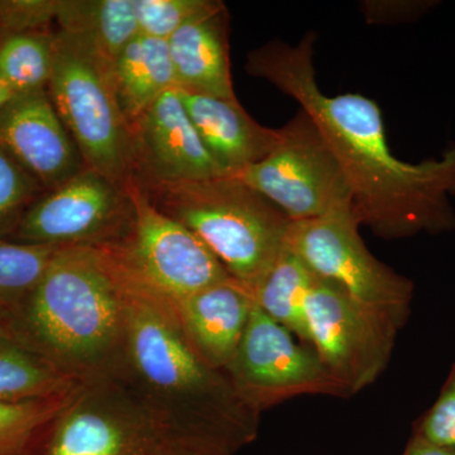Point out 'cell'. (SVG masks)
I'll use <instances>...</instances> for the list:
<instances>
[{
	"mask_svg": "<svg viewBox=\"0 0 455 455\" xmlns=\"http://www.w3.org/2000/svg\"><path fill=\"white\" fill-rule=\"evenodd\" d=\"M359 227L349 204L315 220L291 221L286 248L317 277L387 314L403 328L411 311L414 283L370 252Z\"/></svg>",
	"mask_w": 455,
	"mask_h": 455,
	"instance_id": "cell-6",
	"label": "cell"
},
{
	"mask_svg": "<svg viewBox=\"0 0 455 455\" xmlns=\"http://www.w3.org/2000/svg\"><path fill=\"white\" fill-rule=\"evenodd\" d=\"M316 33L296 44L268 41L247 57L248 73L300 106L339 164L359 226L387 241L455 230V143L438 157L405 163L392 154L381 109L364 95H326L316 80Z\"/></svg>",
	"mask_w": 455,
	"mask_h": 455,
	"instance_id": "cell-1",
	"label": "cell"
},
{
	"mask_svg": "<svg viewBox=\"0 0 455 455\" xmlns=\"http://www.w3.org/2000/svg\"><path fill=\"white\" fill-rule=\"evenodd\" d=\"M253 293L235 278L173 304L182 331L208 366L226 371L254 307Z\"/></svg>",
	"mask_w": 455,
	"mask_h": 455,
	"instance_id": "cell-16",
	"label": "cell"
},
{
	"mask_svg": "<svg viewBox=\"0 0 455 455\" xmlns=\"http://www.w3.org/2000/svg\"><path fill=\"white\" fill-rule=\"evenodd\" d=\"M152 455H235L227 449L202 444V443L181 442L163 439Z\"/></svg>",
	"mask_w": 455,
	"mask_h": 455,
	"instance_id": "cell-30",
	"label": "cell"
},
{
	"mask_svg": "<svg viewBox=\"0 0 455 455\" xmlns=\"http://www.w3.org/2000/svg\"><path fill=\"white\" fill-rule=\"evenodd\" d=\"M278 145L238 178L291 221L315 220L350 204L339 164L307 114L296 113L280 128Z\"/></svg>",
	"mask_w": 455,
	"mask_h": 455,
	"instance_id": "cell-9",
	"label": "cell"
},
{
	"mask_svg": "<svg viewBox=\"0 0 455 455\" xmlns=\"http://www.w3.org/2000/svg\"><path fill=\"white\" fill-rule=\"evenodd\" d=\"M142 35L169 41L173 33L214 7L217 0H133Z\"/></svg>",
	"mask_w": 455,
	"mask_h": 455,
	"instance_id": "cell-26",
	"label": "cell"
},
{
	"mask_svg": "<svg viewBox=\"0 0 455 455\" xmlns=\"http://www.w3.org/2000/svg\"><path fill=\"white\" fill-rule=\"evenodd\" d=\"M55 23L109 65L140 33L133 0H56Z\"/></svg>",
	"mask_w": 455,
	"mask_h": 455,
	"instance_id": "cell-19",
	"label": "cell"
},
{
	"mask_svg": "<svg viewBox=\"0 0 455 455\" xmlns=\"http://www.w3.org/2000/svg\"><path fill=\"white\" fill-rule=\"evenodd\" d=\"M163 439L121 381L100 379L71 395L29 455H152Z\"/></svg>",
	"mask_w": 455,
	"mask_h": 455,
	"instance_id": "cell-10",
	"label": "cell"
},
{
	"mask_svg": "<svg viewBox=\"0 0 455 455\" xmlns=\"http://www.w3.org/2000/svg\"><path fill=\"white\" fill-rule=\"evenodd\" d=\"M55 31L0 35V82L14 94L46 89L52 74Z\"/></svg>",
	"mask_w": 455,
	"mask_h": 455,
	"instance_id": "cell-22",
	"label": "cell"
},
{
	"mask_svg": "<svg viewBox=\"0 0 455 455\" xmlns=\"http://www.w3.org/2000/svg\"><path fill=\"white\" fill-rule=\"evenodd\" d=\"M131 277L106 248H57L31 292L5 311L7 339L79 382L118 379Z\"/></svg>",
	"mask_w": 455,
	"mask_h": 455,
	"instance_id": "cell-3",
	"label": "cell"
},
{
	"mask_svg": "<svg viewBox=\"0 0 455 455\" xmlns=\"http://www.w3.org/2000/svg\"><path fill=\"white\" fill-rule=\"evenodd\" d=\"M176 89L236 98L230 73L229 12L223 2L194 18L167 41Z\"/></svg>",
	"mask_w": 455,
	"mask_h": 455,
	"instance_id": "cell-17",
	"label": "cell"
},
{
	"mask_svg": "<svg viewBox=\"0 0 455 455\" xmlns=\"http://www.w3.org/2000/svg\"><path fill=\"white\" fill-rule=\"evenodd\" d=\"M47 94L88 169L127 182L130 127L116 103L112 65L79 38L55 31Z\"/></svg>",
	"mask_w": 455,
	"mask_h": 455,
	"instance_id": "cell-5",
	"label": "cell"
},
{
	"mask_svg": "<svg viewBox=\"0 0 455 455\" xmlns=\"http://www.w3.org/2000/svg\"><path fill=\"white\" fill-rule=\"evenodd\" d=\"M7 339L5 333V310L0 307V341Z\"/></svg>",
	"mask_w": 455,
	"mask_h": 455,
	"instance_id": "cell-33",
	"label": "cell"
},
{
	"mask_svg": "<svg viewBox=\"0 0 455 455\" xmlns=\"http://www.w3.org/2000/svg\"><path fill=\"white\" fill-rule=\"evenodd\" d=\"M73 394L38 400L0 401V455L31 454L47 425Z\"/></svg>",
	"mask_w": 455,
	"mask_h": 455,
	"instance_id": "cell-23",
	"label": "cell"
},
{
	"mask_svg": "<svg viewBox=\"0 0 455 455\" xmlns=\"http://www.w3.org/2000/svg\"><path fill=\"white\" fill-rule=\"evenodd\" d=\"M197 133L224 176H236L265 160L281 139V131L254 121L238 99L180 92Z\"/></svg>",
	"mask_w": 455,
	"mask_h": 455,
	"instance_id": "cell-15",
	"label": "cell"
},
{
	"mask_svg": "<svg viewBox=\"0 0 455 455\" xmlns=\"http://www.w3.org/2000/svg\"><path fill=\"white\" fill-rule=\"evenodd\" d=\"M414 434L455 451V363L435 403L421 419Z\"/></svg>",
	"mask_w": 455,
	"mask_h": 455,
	"instance_id": "cell-27",
	"label": "cell"
},
{
	"mask_svg": "<svg viewBox=\"0 0 455 455\" xmlns=\"http://www.w3.org/2000/svg\"><path fill=\"white\" fill-rule=\"evenodd\" d=\"M127 185L130 223L118 241L104 248L134 280L172 304L232 280L193 232L158 211L131 180Z\"/></svg>",
	"mask_w": 455,
	"mask_h": 455,
	"instance_id": "cell-7",
	"label": "cell"
},
{
	"mask_svg": "<svg viewBox=\"0 0 455 455\" xmlns=\"http://www.w3.org/2000/svg\"><path fill=\"white\" fill-rule=\"evenodd\" d=\"M56 0H0V35L50 29Z\"/></svg>",
	"mask_w": 455,
	"mask_h": 455,
	"instance_id": "cell-28",
	"label": "cell"
},
{
	"mask_svg": "<svg viewBox=\"0 0 455 455\" xmlns=\"http://www.w3.org/2000/svg\"><path fill=\"white\" fill-rule=\"evenodd\" d=\"M14 95L16 94H14L7 85L0 82V109H2Z\"/></svg>",
	"mask_w": 455,
	"mask_h": 455,
	"instance_id": "cell-32",
	"label": "cell"
},
{
	"mask_svg": "<svg viewBox=\"0 0 455 455\" xmlns=\"http://www.w3.org/2000/svg\"><path fill=\"white\" fill-rule=\"evenodd\" d=\"M224 373L239 397L260 415L284 401L307 395L348 397L323 366L315 350L257 304Z\"/></svg>",
	"mask_w": 455,
	"mask_h": 455,
	"instance_id": "cell-11",
	"label": "cell"
},
{
	"mask_svg": "<svg viewBox=\"0 0 455 455\" xmlns=\"http://www.w3.org/2000/svg\"><path fill=\"white\" fill-rule=\"evenodd\" d=\"M116 103L128 127L167 90L176 89L167 41L139 33L112 65Z\"/></svg>",
	"mask_w": 455,
	"mask_h": 455,
	"instance_id": "cell-18",
	"label": "cell"
},
{
	"mask_svg": "<svg viewBox=\"0 0 455 455\" xmlns=\"http://www.w3.org/2000/svg\"><path fill=\"white\" fill-rule=\"evenodd\" d=\"M131 212L127 182L86 167L42 194L7 239L53 248H104L121 238Z\"/></svg>",
	"mask_w": 455,
	"mask_h": 455,
	"instance_id": "cell-12",
	"label": "cell"
},
{
	"mask_svg": "<svg viewBox=\"0 0 455 455\" xmlns=\"http://www.w3.org/2000/svg\"><path fill=\"white\" fill-rule=\"evenodd\" d=\"M314 278L307 265L286 248L253 290L257 307L307 346L305 304Z\"/></svg>",
	"mask_w": 455,
	"mask_h": 455,
	"instance_id": "cell-20",
	"label": "cell"
},
{
	"mask_svg": "<svg viewBox=\"0 0 455 455\" xmlns=\"http://www.w3.org/2000/svg\"><path fill=\"white\" fill-rule=\"evenodd\" d=\"M130 277L118 381L139 400L164 439L202 443L235 454L252 444L260 414L239 397L223 371L196 355L172 302Z\"/></svg>",
	"mask_w": 455,
	"mask_h": 455,
	"instance_id": "cell-2",
	"label": "cell"
},
{
	"mask_svg": "<svg viewBox=\"0 0 455 455\" xmlns=\"http://www.w3.org/2000/svg\"><path fill=\"white\" fill-rule=\"evenodd\" d=\"M438 4L435 0H367L361 9L368 23L400 25L420 20Z\"/></svg>",
	"mask_w": 455,
	"mask_h": 455,
	"instance_id": "cell-29",
	"label": "cell"
},
{
	"mask_svg": "<svg viewBox=\"0 0 455 455\" xmlns=\"http://www.w3.org/2000/svg\"><path fill=\"white\" fill-rule=\"evenodd\" d=\"M46 193L0 145V238L7 239L32 204Z\"/></svg>",
	"mask_w": 455,
	"mask_h": 455,
	"instance_id": "cell-25",
	"label": "cell"
},
{
	"mask_svg": "<svg viewBox=\"0 0 455 455\" xmlns=\"http://www.w3.org/2000/svg\"><path fill=\"white\" fill-rule=\"evenodd\" d=\"M82 385L20 344L0 341V401L68 396Z\"/></svg>",
	"mask_w": 455,
	"mask_h": 455,
	"instance_id": "cell-21",
	"label": "cell"
},
{
	"mask_svg": "<svg viewBox=\"0 0 455 455\" xmlns=\"http://www.w3.org/2000/svg\"><path fill=\"white\" fill-rule=\"evenodd\" d=\"M136 185L158 211L193 232L228 274L252 293L286 250L291 220L235 176Z\"/></svg>",
	"mask_w": 455,
	"mask_h": 455,
	"instance_id": "cell-4",
	"label": "cell"
},
{
	"mask_svg": "<svg viewBox=\"0 0 455 455\" xmlns=\"http://www.w3.org/2000/svg\"><path fill=\"white\" fill-rule=\"evenodd\" d=\"M403 455H455V451L433 444V443L427 442V440L414 434L410 442L407 443Z\"/></svg>",
	"mask_w": 455,
	"mask_h": 455,
	"instance_id": "cell-31",
	"label": "cell"
},
{
	"mask_svg": "<svg viewBox=\"0 0 455 455\" xmlns=\"http://www.w3.org/2000/svg\"><path fill=\"white\" fill-rule=\"evenodd\" d=\"M0 145L46 191L86 169L46 89L16 94L0 109Z\"/></svg>",
	"mask_w": 455,
	"mask_h": 455,
	"instance_id": "cell-14",
	"label": "cell"
},
{
	"mask_svg": "<svg viewBox=\"0 0 455 455\" xmlns=\"http://www.w3.org/2000/svg\"><path fill=\"white\" fill-rule=\"evenodd\" d=\"M131 181L178 184L224 176L182 103L170 89L130 124Z\"/></svg>",
	"mask_w": 455,
	"mask_h": 455,
	"instance_id": "cell-13",
	"label": "cell"
},
{
	"mask_svg": "<svg viewBox=\"0 0 455 455\" xmlns=\"http://www.w3.org/2000/svg\"><path fill=\"white\" fill-rule=\"evenodd\" d=\"M305 317L309 346L347 396L363 391L385 372L403 329L387 314L316 275Z\"/></svg>",
	"mask_w": 455,
	"mask_h": 455,
	"instance_id": "cell-8",
	"label": "cell"
},
{
	"mask_svg": "<svg viewBox=\"0 0 455 455\" xmlns=\"http://www.w3.org/2000/svg\"><path fill=\"white\" fill-rule=\"evenodd\" d=\"M57 248L0 238V307L13 309L32 291Z\"/></svg>",
	"mask_w": 455,
	"mask_h": 455,
	"instance_id": "cell-24",
	"label": "cell"
}]
</instances>
